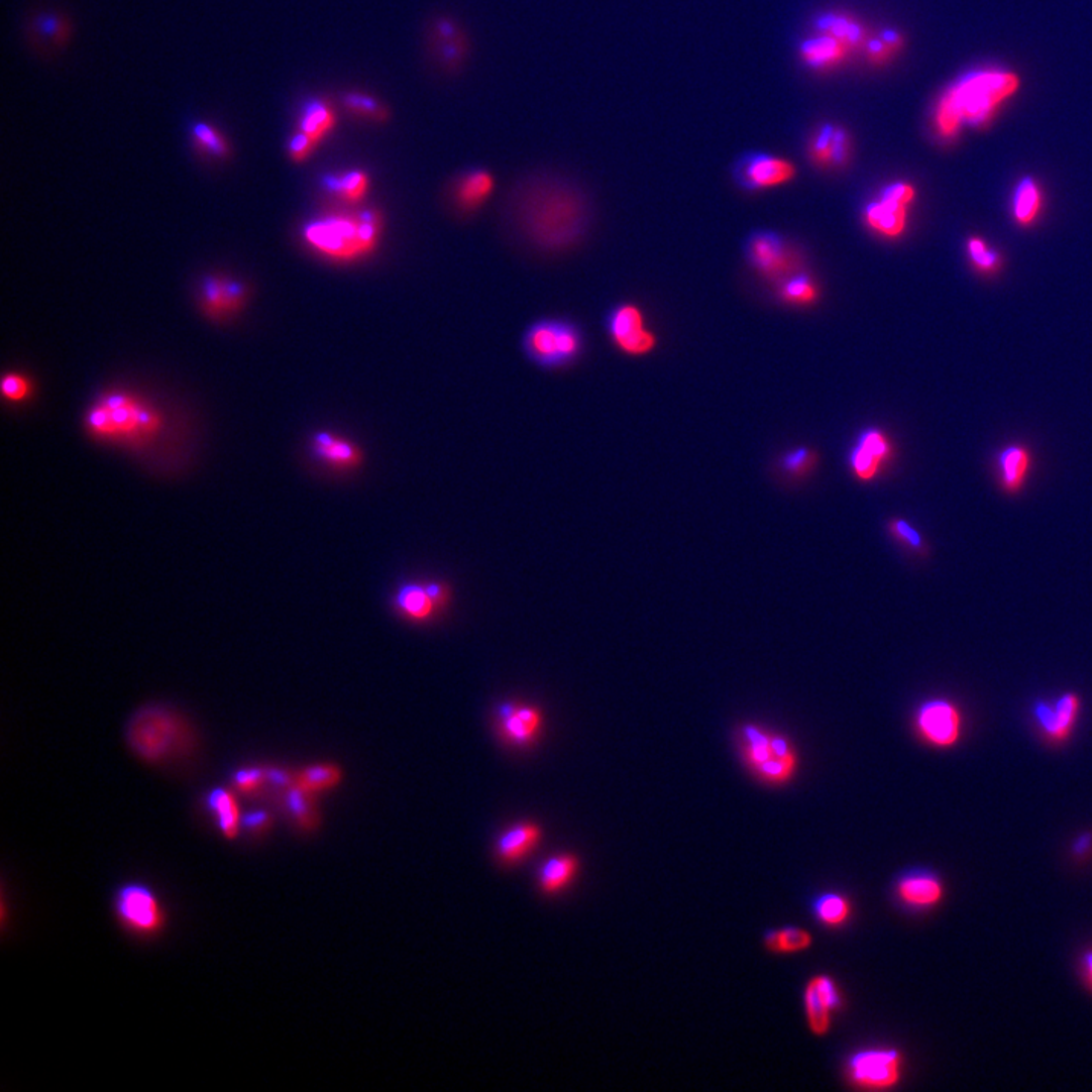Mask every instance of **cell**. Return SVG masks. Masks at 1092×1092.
<instances>
[{
    "label": "cell",
    "mask_w": 1092,
    "mask_h": 1092,
    "mask_svg": "<svg viewBox=\"0 0 1092 1092\" xmlns=\"http://www.w3.org/2000/svg\"><path fill=\"white\" fill-rule=\"evenodd\" d=\"M1019 87V76L1012 71L980 70L966 74L937 102L934 113L937 133L944 139H951L959 133L963 123L983 127Z\"/></svg>",
    "instance_id": "1"
},
{
    "label": "cell",
    "mask_w": 1092,
    "mask_h": 1092,
    "mask_svg": "<svg viewBox=\"0 0 1092 1092\" xmlns=\"http://www.w3.org/2000/svg\"><path fill=\"white\" fill-rule=\"evenodd\" d=\"M127 742L142 762L167 765L193 750L194 736L188 722L176 711L146 708L128 724Z\"/></svg>",
    "instance_id": "2"
},
{
    "label": "cell",
    "mask_w": 1092,
    "mask_h": 1092,
    "mask_svg": "<svg viewBox=\"0 0 1092 1092\" xmlns=\"http://www.w3.org/2000/svg\"><path fill=\"white\" fill-rule=\"evenodd\" d=\"M382 234V219L372 210L334 214L308 223L304 239L316 253L351 262L374 253Z\"/></svg>",
    "instance_id": "3"
},
{
    "label": "cell",
    "mask_w": 1092,
    "mask_h": 1092,
    "mask_svg": "<svg viewBox=\"0 0 1092 1092\" xmlns=\"http://www.w3.org/2000/svg\"><path fill=\"white\" fill-rule=\"evenodd\" d=\"M88 431L101 439L142 445L160 433L162 416L143 401L127 393H111L88 411Z\"/></svg>",
    "instance_id": "4"
},
{
    "label": "cell",
    "mask_w": 1092,
    "mask_h": 1092,
    "mask_svg": "<svg viewBox=\"0 0 1092 1092\" xmlns=\"http://www.w3.org/2000/svg\"><path fill=\"white\" fill-rule=\"evenodd\" d=\"M573 193L563 190H551L539 201L530 202L527 213L528 228L539 242L545 246L569 245L582 234V205Z\"/></svg>",
    "instance_id": "5"
},
{
    "label": "cell",
    "mask_w": 1092,
    "mask_h": 1092,
    "mask_svg": "<svg viewBox=\"0 0 1092 1092\" xmlns=\"http://www.w3.org/2000/svg\"><path fill=\"white\" fill-rule=\"evenodd\" d=\"M740 750L753 773L774 785L791 780L799 766L796 750L786 737L756 725L743 727Z\"/></svg>",
    "instance_id": "6"
},
{
    "label": "cell",
    "mask_w": 1092,
    "mask_h": 1092,
    "mask_svg": "<svg viewBox=\"0 0 1092 1092\" xmlns=\"http://www.w3.org/2000/svg\"><path fill=\"white\" fill-rule=\"evenodd\" d=\"M582 330L573 322L543 319L524 334V351L531 362L543 368H557L574 362L583 353Z\"/></svg>",
    "instance_id": "7"
},
{
    "label": "cell",
    "mask_w": 1092,
    "mask_h": 1092,
    "mask_svg": "<svg viewBox=\"0 0 1092 1092\" xmlns=\"http://www.w3.org/2000/svg\"><path fill=\"white\" fill-rule=\"evenodd\" d=\"M114 908L119 922L136 934L153 936L164 928V909L148 886L140 883L123 886L117 892Z\"/></svg>",
    "instance_id": "8"
},
{
    "label": "cell",
    "mask_w": 1092,
    "mask_h": 1092,
    "mask_svg": "<svg viewBox=\"0 0 1092 1092\" xmlns=\"http://www.w3.org/2000/svg\"><path fill=\"white\" fill-rule=\"evenodd\" d=\"M915 727L933 747L950 748L962 734V713L947 700H931L918 709Z\"/></svg>",
    "instance_id": "9"
},
{
    "label": "cell",
    "mask_w": 1092,
    "mask_h": 1092,
    "mask_svg": "<svg viewBox=\"0 0 1092 1092\" xmlns=\"http://www.w3.org/2000/svg\"><path fill=\"white\" fill-rule=\"evenodd\" d=\"M902 1074V1056L896 1050H865L854 1054L848 1063V1076L859 1088L889 1089Z\"/></svg>",
    "instance_id": "10"
},
{
    "label": "cell",
    "mask_w": 1092,
    "mask_h": 1092,
    "mask_svg": "<svg viewBox=\"0 0 1092 1092\" xmlns=\"http://www.w3.org/2000/svg\"><path fill=\"white\" fill-rule=\"evenodd\" d=\"M607 331L617 348L630 356H643L656 346V337L645 327L642 311L636 305L614 307L607 316Z\"/></svg>",
    "instance_id": "11"
},
{
    "label": "cell",
    "mask_w": 1092,
    "mask_h": 1092,
    "mask_svg": "<svg viewBox=\"0 0 1092 1092\" xmlns=\"http://www.w3.org/2000/svg\"><path fill=\"white\" fill-rule=\"evenodd\" d=\"M797 168L789 160L768 154H753L740 160L736 178L748 190L780 187L796 178Z\"/></svg>",
    "instance_id": "12"
},
{
    "label": "cell",
    "mask_w": 1092,
    "mask_h": 1092,
    "mask_svg": "<svg viewBox=\"0 0 1092 1092\" xmlns=\"http://www.w3.org/2000/svg\"><path fill=\"white\" fill-rule=\"evenodd\" d=\"M745 256L756 271L768 278L782 276L791 268V251L780 234L754 231L745 242Z\"/></svg>",
    "instance_id": "13"
},
{
    "label": "cell",
    "mask_w": 1092,
    "mask_h": 1092,
    "mask_svg": "<svg viewBox=\"0 0 1092 1092\" xmlns=\"http://www.w3.org/2000/svg\"><path fill=\"white\" fill-rule=\"evenodd\" d=\"M1082 710V700L1073 692H1066L1054 703L1037 702L1034 706L1035 721L1048 740L1063 742L1071 736Z\"/></svg>",
    "instance_id": "14"
},
{
    "label": "cell",
    "mask_w": 1092,
    "mask_h": 1092,
    "mask_svg": "<svg viewBox=\"0 0 1092 1092\" xmlns=\"http://www.w3.org/2000/svg\"><path fill=\"white\" fill-rule=\"evenodd\" d=\"M542 713L534 706L507 703L499 708V734L513 747L525 748L533 745L542 730Z\"/></svg>",
    "instance_id": "15"
},
{
    "label": "cell",
    "mask_w": 1092,
    "mask_h": 1092,
    "mask_svg": "<svg viewBox=\"0 0 1092 1092\" xmlns=\"http://www.w3.org/2000/svg\"><path fill=\"white\" fill-rule=\"evenodd\" d=\"M809 159L817 167L843 168L850 164L853 142L848 131L834 125H824L809 142Z\"/></svg>",
    "instance_id": "16"
},
{
    "label": "cell",
    "mask_w": 1092,
    "mask_h": 1092,
    "mask_svg": "<svg viewBox=\"0 0 1092 1092\" xmlns=\"http://www.w3.org/2000/svg\"><path fill=\"white\" fill-rule=\"evenodd\" d=\"M840 997L836 983L828 976H817L805 989L806 1017L812 1034L822 1037L828 1034L831 1014L839 1006Z\"/></svg>",
    "instance_id": "17"
},
{
    "label": "cell",
    "mask_w": 1092,
    "mask_h": 1092,
    "mask_svg": "<svg viewBox=\"0 0 1092 1092\" xmlns=\"http://www.w3.org/2000/svg\"><path fill=\"white\" fill-rule=\"evenodd\" d=\"M891 454L888 437L877 428H866L857 437L850 453V466L854 476L862 482H870L879 473Z\"/></svg>",
    "instance_id": "18"
},
{
    "label": "cell",
    "mask_w": 1092,
    "mask_h": 1092,
    "mask_svg": "<svg viewBox=\"0 0 1092 1092\" xmlns=\"http://www.w3.org/2000/svg\"><path fill=\"white\" fill-rule=\"evenodd\" d=\"M862 214L871 230L888 239H897L908 227L909 205L882 190L877 199L865 205Z\"/></svg>",
    "instance_id": "19"
},
{
    "label": "cell",
    "mask_w": 1092,
    "mask_h": 1092,
    "mask_svg": "<svg viewBox=\"0 0 1092 1092\" xmlns=\"http://www.w3.org/2000/svg\"><path fill=\"white\" fill-rule=\"evenodd\" d=\"M245 287L233 279L208 278L202 288V305L208 316L227 317L245 304Z\"/></svg>",
    "instance_id": "20"
},
{
    "label": "cell",
    "mask_w": 1092,
    "mask_h": 1092,
    "mask_svg": "<svg viewBox=\"0 0 1092 1092\" xmlns=\"http://www.w3.org/2000/svg\"><path fill=\"white\" fill-rule=\"evenodd\" d=\"M853 54L848 46L828 34L818 33L800 46V56L806 65L815 70H830L842 64Z\"/></svg>",
    "instance_id": "21"
},
{
    "label": "cell",
    "mask_w": 1092,
    "mask_h": 1092,
    "mask_svg": "<svg viewBox=\"0 0 1092 1092\" xmlns=\"http://www.w3.org/2000/svg\"><path fill=\"white\" fill-rule=\"evenodd\" d=\"M207 806L223 837L230 840L237 839L243 825V818L242 809L234 791L223 788L214 789L208 796Z\"/></svg>",
    "instance_id": "22"
},
{
    "label": "cell",
    "mask_w": 1092,
    "mask_h": 1092,
    "mask_svg": "<svg viewBox=\"0 0 1092 1092\" xmlns=\"http://www.w3.org/2000/svg\"><path fill=\"white\" fill-rule=\"evenodd\" d=\"M540 828L530 822L507 828L496 840V856L504 863H514L524 859L540 840Z\"/></svg>",
    "instance_id": "23"
},
{
    "label": "cell",
    "mask_w": 1092,
    "mask_h": 1092,
    "mask_svg": "<svg viewBox=\"0 0 1092 1092\" xmlns=\"http://www.w3.org/2000/svg\"><path fill=\"white\" fill-rule=\"evenodd\" d=\"M818 33L828 34L848 46L851 51H863L870 39L868 31L856 17L845 13H827L818 20Z\"/></svg>",
    "instance_id": "24"
},
{
    "label": "cell",
    "mask_w": 1092,
    "mask_h": 1092,
    "mask_svg": "<svg viewBox=\"0 0 1092 1092\" xmlns=\"http://www.w3.org/2000/svg\"><path fill=\"white\" fill-rule=\"evenodd\" d=\"M314 456L337 469L360 465L362 453L354 443L331 433H319L313 439Z\"/></svg>",
    "instance_id": "25"
},
{
    "label": "cell",
    "mask_w": 1092,
    "mask_h": 1092,
    "mask_svg": "<svg viewBox=\"0 0 1092 1092\" xmlns=\"http://www.w3.org/2000/svg\"><path fill=\"white\" fill-rule=\"evenodd\" d=\"M899 897L906 905L915 908H928L942 899V885L930 874H911L900 880Z\"/></svg>",
    "instance_id": "26"
},
{
    "label": "cell",
    "mask_w": 1092,
    "mask_h": 1092,
    "mask_svg": "<svg viewBox=\"0 0 1092 1092\" xmlns=\"http://www.w3.org/2000/svg\"><path fill=\"white\" fill-rule=\"evenodd\" d=\"M316 797L311 792L291 785L282 792V805L290 815L294 824L302 830L310 831L319 825V811H317Z\"/></svg>",
    "instance_id": "27"
},
{
    "label": "cell",
    "mask_w": 1092,
    "mask_h": 1092,
    "mask_svg": "<svg viewBox=\"0 0 1092 1092\" xmlns=\"http://www.w3.org/2000/svg\"><path fill=\"white\" fill-rule=\"evenodd\" d=\"M1000 479L1002 486L1009 493H1017L1022 491L1029 469H1031V454L1023 446H1008L999 457Z\"/></svg>",
    "instance_id": "28"
},
{
    "label": "cell",
    "mask_w": 1092,
    "mask_h": 1092,
    "mask_svg": "<svg viewBox=\"0 0 1092 1092\" xmlns=\"http://www.w3.org/2000/svg\"><path fill=\"white\" fill-rule=\"evenodd\" d=\"M579 870V860L573 854H557L543 862L539 871V886L545 894L562 891Z\"/></svg>",
    "instance_id": "29"
},
{
    "label": "cell",
    "mask_w": 1092,
    "mask_h": 1092,
    "mask_svg": "<svg viewBox=\"0 0 1092 1092\" xmlns=\"http://www.w3.org/2000/svg\"><path fill=\"white\" fill-rule=\"evenodd\" d=\"M394 607L398 608L402 616L411 620L430 619L439 610L428 595L425 585H417V583L405 585L399 589L394 597Z\"/></svg>",
    "instance_id": "30"
},
{
    "label": "cell",
    "mask_w": 1092,
    "mask_h": 1092,
    "mask_svg": "<svg viewBox=\"0 0 1092 1092\" xmlns=\"http://www.w3.org/2000/svg\"><path fill=\"white\" fill-rule=\"evenodd\" d=\"M343 773L334 763H317V765L305 766L301 771L294 773V785L305 791L319 796L322 792L331 791L342 782Z\"/></svg>",
    "instance_id": "31"
},
{
    "label": "cell",
    "mask_w": 1092,
    "mask_h": 1092,
    "mask_svg": "<svg viewBox=\"0 0 1092 1092\" xmlns=\"http://www.w3.org/2000/svg\"><path fill=\"white\" fill-rule=\"evenodd\" d=\"M493 178L486 170L469 171L457 185L456 197L462 207L482 205L493 191Z\"/></svg>",
    "instance_id": "32"
},
{
    "label": "cell",
    "mask_w": 1092,
    "mask_h": 1092,
    "mask_svg": "<svg viewBox=\"0 0 1092 1092\" xmlns=\"http://www.w3.org/2000/svg\"><path fill=\"white\" fill-rule=\"evenodd\" d=\"M1042 205L1039 185L1034 178H1025L1019 182L1014 194V217L1020 225L1028 227L1037 219Z\"/></svg>",
    "instance_id": "33"
},
{
    "label": "cell",
    "mask_w": 1092,
    "mask_h": 1092,
    "mask_svg": "<svg viewBox=\"0 0 1092 1092\" xmlns=\"http://www.w3.org/2000/svg\"><path fill=\"white\" fill-rule=\"evenodd\" d=\"M334 125H336V116H334L333 110L324 102H313L305 108L301 122V133L305 134L314 145H317L333 130Z\"/></svg>",
    "instance_id": "34"
},
{
    "label": "cell",
    "mask_w": 1092,
    "mask_h": 1092,
    "mask_svg": "<svg viewBox=\"0 0 1092 1092\" xmlns=\"http://www.w3.org/2000/svg\"><path fill=\"white\" fill-rule=\"evenodd\" d=\"M369 176L363 170H351L342 176H328L325 185L331 193L342 197L346 202H359L369 190Z\"/></svg>",
    "instance_id": "35"
},
{
    "label": "cell",
    "mask_w": 1092,
    "mask_h": 1092,
    "mask_svg": "<svg viewBox=\"0 0 1092 1092\" xmlns=\"http://www.w3.org/2000/svg\"><path fill=\"white\" fill-rule=\"evenodd\" d=\"M233 783L234 789L239 794L251 797V799H259V797L265 796L268 791L273 789L271 768H263V766L240 769L239 773L234 776Z\"/></svg>",
    "instance_id": "36"
},
{
    "label": "cell",
    "mask_w": 1092,
    "mask_h": 1092,
    "mask_svg": "<svg viewBox=\"0 0 1092 1092\" xmlns=\"http://www.w3.org/2000/svg\"><path fill=\"white\" fill-rule=\"evenodd\" d=\"M902 48V34L897 33V31L886 30L877 34V36L870 37L865 48H863V53H865L866 59L871 64L880 65L894 58Z\"/></svg>",
    "instance_id": "37"
},
{
    "label": "cell",
    "mask_w": 1092,
    "mask_h": 1092,
    "mask_svg": "<svg viewBox=\"0 0 1092 1092\" xmlns=\"http://www.w3.org/2000/svg\"><path fill=\"white\" fill-rule=\"evenodd\" d=\"M812 940L814 939L811 933L805 928H785L769 931L765 937V945L776 953H797V951L808 950Z\"/></svg>",
    "instance_id": "38"
},
{
    "label": "cell",
    "mask_w": 1092,
    "mask_h": 1092,
    "mask_svg": "<svg viewBox=\"0 0 1092 1092\" xmlns=\"http://www.w3.org/2000/svg\"><path fill=\"white\" fill-rule=\"evenodd\" d=\"M779 291L783 301L789 304H812L818 296L817 285L808 275L791 276L782 282Z\"/></svg>",
    "instance_id": "39"
},
{
    "label": "cell",
    "mask_w": 1092,
    "mask_h": 1092,
    "mask_svg": "<svg viewBox=\"0 0 1092 1092\" xmlns=\"http://www.w3.org/2000/svg\"><path fill=\"white\" fill-rule=\"evenodd\" d=\"M817 917L827 926H840L850 917V903L837 894H827L815 905Z\"/></svg>",
    "instance_id": "40"
},
{
    "label": "cell",
    "mask_w": 1092,
    "mask_h": 1092,
    "mask_svg": "<svg viewBox=\"0 0 1092 1092\" xmlns=\"http://www.w3.org/2000/svg\"><path fill=\"white\" fill-rule=\"evenodd\" d=\"M889 533L896 537L900 543L911 548L915 553H926L928 550V543L923 539L922 534L918 533L908 520L894 519L889 522Z\"/></svg>",
    "instance_id": "41"
},
{
    "label": "cell",
    "mask_w": 1092,
    "mask_h": 1092,
    "mask_svg": "<svg viewBox=\"0 0 1092 1092\" xmlns=\"http://www.w3.org/2000/svg\"><path fill=\"white\" fill-rule=\"evenodd\" d=\"M346 107L354 113L365 116L366 119L384 120L385 110L374 97L365 94H350L346 97Z\"/></svg>",
    "instance_id": "42"
},
{
    "label": "cell",
    "mask_w": 1092,
    "mask_h": 1092,
    "mask_svg": "<svg viewBox=\"0 0 1092 1092\" xmlns=\"http://www.w3.org/2000/svg\"><path fill=\"white\" fill-rule=\"evenodd\" d=\"M33 391V385H31L30 380L27 377L17 376V374H10V376L4 377L2 380V393L5 398L10 399L13 402H22L30 396Z\"/></svg>",
    "instance_id": "43"
},
{
    "label": "cell",
    "mask_w": 1092,
    "mask_h": 1092,
    "mask_svg": "<svg viewBox=\"0 0 1092 1092\" xmlns=\"http://www.w3.org/2000/svg\"><path fill=\"white\" fill-rule=\"evenodd\" d=\"M968 253H970L974 265L983 269V271L996 269L999 266V254L989 251L985 240L977 239V237L968 240Z\"/></svg>",
    "instance_id": "44"
},
{
    "label": "cell",
    "mask_w": 1092,
    "mask_h": 1092,
    "mask_svg": "<svg viewBox=\"0 0 1092 1092\" xmlns=\"http://www.w3.org/2000/svg\"><path fill=\"white\" fill-rule=\"evenodd\" d=\"M194 137H196L199 145L204 146L208 153L214 154V156H223L227 153V146L223 143L222 137L217 136V133H214L207 125H197L194 128Z\"/></svg>",
    "instance_id": "45"
},
{
    "label": "cell",
    "mask_w": 1092,
    "mask_h": 1092,
    "mask_svg": "<svg viewBox=\"0 0 1092 1092\" xmlns=\"http://www.w3.org/2000/svg\"><path fill=\"white\" fill-rule=\"evenodd\" d=\"M814 462V454L808 448H797L796 451L786 454L783 459V468L786 473L805 474Z\"/></svg>",
    "instance_id": "46"
},
{
    "label": "cell",
    "mask_w": 1092,
    "mask_h": 1092,
    "mask_svg": "<svg viewBox=\"0 0 1092 1092\" xmlns=\"http://www.w3.org/2000/svg\"><path fill=\"white\" fill-rule=\"evenodd\" d=\"M243 825L253 834H265L271 828L272 818L268 812H253L243 818Z\"/></svg>",
    "instance_id": "47"
},
{
    "label": "cell",
    "mask_w": 1092,
    "mask_h": 1092,
    "mask_svg": "<svg viewBox=\"0 0 1092 1092\" xmlns=\"http://www.w3.org/2000/svg\"><path fill=\"white\" fill-rule=\"evenodd\" d=\"M313 148L314 143L311 142V140L308 139L305 134H302L301 131H299V133H297L290 142L291 159L296 160V162H301V160H305L308 156H310Z\"/></svg>",
    "instance_id": "48"
},
{
    "label": "cell",
    "mask_w": 1092,
    "mask_h": 1092,
    "mask_svg": "<svg viewBox=\"0 0 1092 1092\" xmlns=\"http://www.w3.org/2000/svg\"><path fill=\"white\" fill-rule=\"evenodd\" d=\"M425 589H427L428 595H430L431 600H433L434 604L437 605V608H445L446 605H448V602H450V588H448V586L446 585H443V583H425Z\"/></svg>",
    "instance_id": "49"
},
{
    "label": "cell",
    "mask_w": 1092,
    "mask_h": 1092,
    "mask_svg": "<svg viewBox=\"0 0 1092 1092\" xmlns=\"http://www.w3.org/2000/svg\"><path fill=\"white\" fill-rule=\"evenodd\" d=\"M1086 973H1088L1089 982L1092 983V953L1086 956Z\"/></svg>",
    "instance_id": "50"
}]
</instances>
